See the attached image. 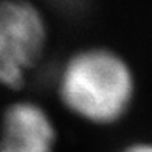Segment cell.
I'll return each instance as SVG.
<instances>
[{"mask_svg":"<svg viewBox=\"0 0 152 152\" xmlns=\"http://www.w3.org/2000/svg\"><path fill=\"white\" fill-rule=\"evenodd\" d=\"M59 98L72 113L96 126L118 123L134 101L132 70L107 48L75 53L59 75Z\"/></svg>","mask_w":152,"mask_h":152,"instance_id":"obj_1","label":"cell"},{"mask_svg":"<svg viewBox=\"0 0 152 152\" xmlns=\"http://www.w3.org/2000/svg\"><path fill=\"white\" fill-rule=\"evenodd\" d=\"M47 44L42 12L30 0H0V84L19 88Z\"/></svg>","mask_w":152,"mask_h":152,"instance_id":"obj_2","label":"cell"},{"mask_svg":"<svg viewBox=\"0 0 152 152\" xmlns=\"http://www.w3.org/2000/svg\"><path fill=\"white\" fill-rule=\"evenodd\" d=\"M58 132L50 115L31 101H19L3 112L0 152H56Z\"/></svg>","mask_w":152,"mask_h":152,"instance_id":"obj_3","label":"cell"},{"mask_svg":"<svg viewBox=\"0 0 152 152\" xmlns=\"http://www.w3.org/2000/svg\"><path fill=\"white\" fill-rule=\"evenodd\" d=\"M62 14H81L86 10L87 0H48Z\"/></svg>","mask_w":152,"mask_h":152,"instance_id":"obj_4","label":"cell"},{"mask_svg":"<svg viewBox=\"0 0 152 152\" xmlns=\"http://www.w3.org/2000/svg\"><path fill=\"white\" fill-rule=\"evenodd\" d=\"M118 152H152V143L151 141H134L121 148Z\"/></svg>","mask_w":152,"mask_h":152,"instance_id":"obj_5","label":"cell"}]
</instances>
